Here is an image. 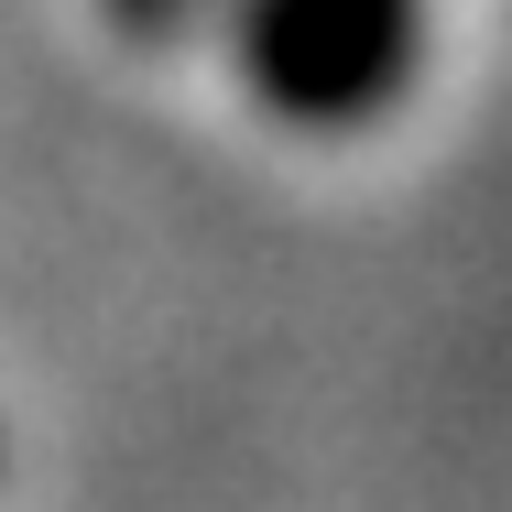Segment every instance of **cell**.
<instances>
[{"label":"cell","instance_id":"1","mask_svg":"<svg viewBox=\"0 0 512 512\" xmlns=\"http://www.w3.org/2000/svg\"><path fill=\"white\" fill-rule=\"evenodd\" d=\"M207 33L273 131L349 142L414 99L436 0H207Z\"/></svg>","mask_w":512,"mask_h":512},{"label":"cell","instance_id":"2","mask_svg":"<svg viewBox=\"0 0 512 512\" xmlns=\"http://www.w3.org/2000/svg\"><path fill=\"white\" fill-rule=\"evenodd\" d=\"M99 22L120 33V44H186V33H207V0H99Z\"/></svg>","mask_w":512,"mask_h":512}]
</instances>
